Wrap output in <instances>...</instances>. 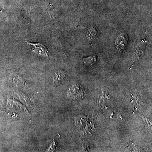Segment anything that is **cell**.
<instances>
[{
  "mask_svg": "<svg viewBox=\"0 0 152 152\" xmlns=\"http://www.w3.org/2000/svg\"><path fill=\"white\" fill-rule=\"evenodd\" d=\"M31 51L38 56L42 57H48V51L46 47L40 43H32L26 42Z\"/></svg>",
  "mask_w": 152,
  "mask_h": 152,
  "instance_id": "obj_1",
  "label": "cell"
},
{
  "mask_svg": "<svg viewBox=\"0 0 152 152\" xmlns=\"http://www.w3.org/2000/svg\"><path fill=\"white\" fill-rule=\"evenodd\" d=\"M147 41L145 39H141L137 43L134 50L133 61L138 60L143 53L146 46Z\"/></svg>",
  "mask_w": 152,
  "mask_h": 152,
  "instance_id": "obj_2",
  "label": "cell"
},
{
  "mask_svg": "<svg viewBox=\"0 0 152 152\" xmlns=\"http://www.w3.org/2000/svg\"><path fill=\"white\" fill-rule=\"evenodd\" d=\"M127 35L124 33H122L118 36L115 41L117 50L118 51H122L126 48L127 45Z\"/></svg>",
  "mask_w": 152,
  "mask_h": 152,
  "instance_id": "obj_3",
  "label": "cell"
},
{
  "mask_svg": "<svg viewBox=\"0 0 152 152\" xmlns=\"http://www.w3.org/2000/svg\"><path fill=\"white\" fill-rule=\"evenodd\" d=\"M96 35V31L94 27L90 28L87 33L86 38L89 40H93Z\"/></svg>",
  "mask_w": 152,
  "mask_h": 152,
  "instance_id": "obj_4",
  "label": "cell"
},
{
  "mask_svg": "<svg viewBox=\"0 0 152 152\" xmlns=\"http://www.w3.org/2000/svg\"><path fill=\"white\" fill-rule=\"evenodd\" d=\"M83 61L86 65H92L96 62V59L94 56H90L88 58H83Z\"/></svg>",
  "mask_w": 152,
  "mask_h": 152,
  "instance_id": "obj_5",
  "label": "cell"
}]
</instances>
